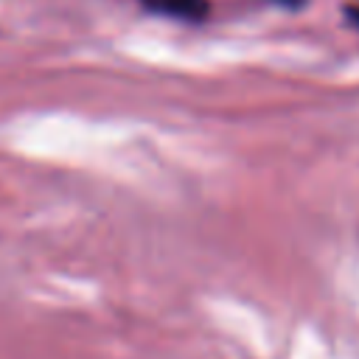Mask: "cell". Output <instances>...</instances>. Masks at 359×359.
<instances>
[{
	"label": "cell",
	"mask_w": 359,
	"mask_h": 359,
	"mask_svg": "<svg viewBox=\"0 0 359 359\" xmlns=\"http://www.w3.org/2000/svg\"><path fill=\"white\" fill-rule=\"evenodd\" d=\"M149 11L177 17V20H202L208 14V0H140Z\"/></svg>",
	"instance_id": "cell-1"
},
{
	"label": "cell",
	"mask_w": 359,
	"mask_h": 359,
	"mask_svg": "<svg viewBox=\"0 0 359 359\" xmlns=\"http://www.w3.org/2000/svg\"><path fill=\"white\" fill-rule=\"evenodd\" d=\"M345 14L351 17V22H353V25H359V6H348V8H345Z\"/></svg>",
	"instance_id": "cell-2"
},
{
	"label": "cell",
	"mask_w": 359,
	"mask_h": 359,
	"mask_svg": "<svg viewBox=\"0 0 359 359\" xmlns=\"http://www.w3.org/2000/svg\"><path fill=\"white\" fill-rule=\"evenodd\" d=\"M272 3H280V6H289V8H297V6H303L306 0H272Z\"/></svg>",
	"instance_id": "cell-3"
}]
</instances>
